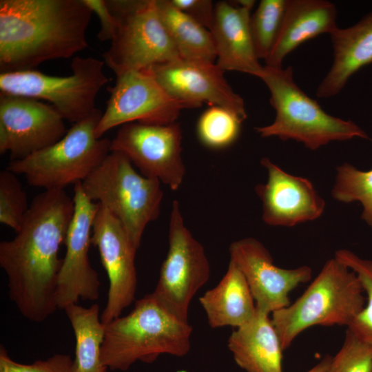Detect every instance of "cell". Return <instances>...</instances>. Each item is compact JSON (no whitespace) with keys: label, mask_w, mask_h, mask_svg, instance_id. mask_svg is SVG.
Instances as JSON below:
<instances>
[{"label":"cell","mask_w":372,"mask_h":372,"mask_svg":"<svg viewBox=\"0 0 372 372\" xmlns=\"http://www.w3.org/2000/svg\"><path fill=\"white\" fill-rule=\"evenodd\" d=\"M74 210L64 189L43 190L32 199L16 236L0 242L9 298L31 322H41L58 309L59 251Z\"/></svg>","instance_id":"cell-1"},{"label":"cell","mask_w":372,"mask_h":372,"mask_svg":"<svg viewBox=\"0 0 372 372\" xmlns=\"http://www.w3.org/2000/svg\"><path fill=\"white\" fill-rule=\"evenodd\" d=\"M92 14L83 0H1V73L35 70L85 49Z\"/></svg>","instance_id":"cell-2"},{"label":"cell","mask_w":372,"mask_h":372,"mask_svg":"<svg viewBox=\"0 0 372 372\" xmlns=\"http://www.w3.org/2000/svg\"><path fill=\"white\" fill-rule=\"evenodd\" d=\"M192 327L166 310L149 293L126 316L105 325L101 358L111 371H125L136 362L151 364L161 355L183 357L191 348Z\"/></svg>","instance_id":"cell-3"},{"label":"cell","mask_w":372,"mask_h":372,"mask_svg":"<svg viewBox=\"0 0 372 372\" xmlns=\"http://www.w3.org/2000/svg\"><path fill=\"white\" fill-rule=\"evenodd\" d=\"M258 78L269 89L270 103L276 112L272 123L256 127L261 137L293 140L311 150L332 141L369 138L357 124L327 114L316 101L307 95L296 83L291 66L282 68L265 65Z\"/></svg>","instance_id":"cell-4"},{"label":"cell","mask_w":372,"mask_h":372,"mask_svg":"<svg viewBox=\"0 0 372 372\" xmlns=\"http://www.w3.org/2000/svg\"><path fill=\"white\" fill-rule=\"evenodd\" d=\"M357 275L335 257L327 260L304 292L288 307L271 313L282 349L307 328L345 325L365 306Z\"/></svg>","instance_id":"cell-5"},{"label":"cell","mask_w":372,"mask_h":372,"mask_svg":"<svg viewBox=\"0 0 372 372\" xmlns=\"http://www.w3.org/2000/svg\"><path fill=\"white\" fill-rule=\"evenodd\" d=\"M161 182L138 173L123 153L111 151L83 181L86 196L113 214L138 249L147 225L158 218L163 192Z\"/></svg>","instance_id":"cell-6"},{"label":"cell","mask_w":372,"mask_h":372,"mask_svg":"<svg viewBox=\"0 0 372 372\" xmlns=\"http://www.w3.org/2000/svg\"><path fill=\"white\" fill-rule=\"evenodd\" d=\"M102 114L96 109L74 123L59 141L24 158L11 161L7 169L23 175L30 186L43 190L64 189L83 181L111 152V140L99 138L95 133Z\"/></svg>","instance_id":"cell-7"},{"label":"cell","mask_w":372,"mask_h":372,"mask_svg":"<svg viewBox=\"0 0 372 372\" xmlns=\"http://www.w3.org/2000/svg\"><path fill=\"white\" fill-rule=\"evenodd\" d=\"M106 2L116 26L103 57L116 76L180 58L158 14L155 0Z\"/></svg>","instance_id":"cell-8"},{"label":"cell","mask_w":372,"mask_h":372,"mask_svg":"<svg viewBox=\"0 0 372 372\" xmlns=\"http://www.w3.org/2000/svg\"><path fill=\"white\" fill-rule=\"evenodd\" d=\"M104 64L93 57L75 56L71 63L72 74L68 76H52L37 70L3 72L0 93L49 102L64 120L74 124L96 110V96L110 81Z\"/></svg>","instance_id":"cell-9"},{"label":"cell","mask_w":372,"mask_h":372,"mask_svg":"<svg viewBox=\"0 0 372 372\" xmlns=\"http://www.w3.org/2000/svg\"><path fill=\"white\" fill-rule=\"evenodd\" d=\"M168 229V251L151 294L173 316L188 321L194 296L209 280V262L203 246L185 226L177 200L172 202Z\"/></svg>","instance_id":"cell-10"},{"label":"cell","mask_w":372,"mask_h":372,"mask_svg":"<svg viewBox=\"0 0 372 372\" xmlns=\"http://www.w3.org/2000/svg\"><path fill=\"white\" fill-rule=\"evenodd\" d=\"M110 151L124 154L142 175L158 180L173 191L184 180L182 131L177 122L124 124L111 140Z\"/></svg>","instance_id":"cell-11"},{"label":"cell","mask_w":372,"mask_h":372,"mask_svg":"<svg viewBox=\"0 0 372 372\" xmlns=\"http://www.w3.org/2000/svg\"><path fill=\"white\" fill-rule=\"evenodd\" d=\"M107 106L96 127L102 138L111 129L138 122L169 124L176 122L181 111L187 108L169 95L147 70L133 71L116 76Z\"/></svg>","instance_id":"cell-12"},{"label":"cell","mask_w":372,"mask_h":372,"mask_svg":"<svg viewBox=\"0 0 372 372\" xmlns=\"http://www.w3.org/2000/svg\"><path fill=\"white\" fill-rule=\"evenodd\" d=\"M92 229L91 243L99 252L110 286L101 320L106 325L118 318L135 300L137 249L121 223L99 204Z\"/></svg>","instance_id":"cell-13"},{"label":"cell","mask_w":372,"mask_h":372,"mask_svg":"<svg viewBox=\"0 0 372 372\" xmlns=\"http://www.w3.org/2000/svg\"><path fill=\"white\" fill-rule=\"evenodd\" d=\"M64 119L50 104L0 93V154L12 161L24 158L61 139Z\"/></svg>","instance_id":"cell-14"},{"label":"cell","mask_w":372,"mask_h":372,"mask_svg":"<svg viewBox=\"0 0 372 372\" xmlns=\"http://www.w3.org/2000/svg\"><path fill=\"white\" fill-rule=\"evenodd\" d=\"M74 214L66 234V252L63 258L56 289L58 309H64L80 299L94 301L99 298L101 282L92 267L88 252L92 223L98 203L83 192L81 182L74 185Z\"/></svg>","instance_id":"cell-15"},{"label":"cell","mask_w":372,"mask_h":372,"mask_svg":"<svg viewBox=\"0 0 372 372\" xmlns=\"http://www.w3.org/2000/svg\"><path fill=\"white\" fill-rule=\"evenodd\" d=\"M146 70L169 95L187 108H197L205 103L247 118L242 98L234 91L224 76L225 72L215 63L178 58Z\"/></svg>","instance_id":"cell-16"},{"label":"cell","mask_w":372,"mask_h":372,"mask_svg":"<svg viewBox=\"0 0 372 372\" xmlns=\"http://www.w3.org/2000/svg\"><path fill=\"white\" fill-rule=\"evenodd\" d=\"M231 260L244 275L254 298L256 309L267 313L288 307L289 293L311 280L308 266L283 269L273 264L267 249L254 238L233 242L229 247Z\"/></svg>","instance_id":"cell-17"},{"label":"cell","mask_w":372,"mask_h":372,"mask_svg":"<svg viewBox=\"0 0 372 372\" xmlns=\"http://www.w3.org/2000/svg\"><path fill=\"white\" fill-rule=\"evenodd\" d=\"M260 164L267 172V180L255 191L262 205V218L271 226L293 227L319 218L325 201L306 178L283 170L269 158Z\"/></svg>","instance_id":"cell-18"},{"label":"cell","mask_w":372,"mask_h":372,"mask_svg":"<svg viewBox=\"0 0 372 372\" xmlns=\"http://www.w3.org/2000/svg\"><path fill=\"white\" fill-rule=\"evenodd\" d=\"M215 3L210 28L216 65L224 72L237 71L259 77L263 70L255 52L249 28L253 0Z\"/></svg>","instance_id":"cell-19"},{"label":"cell","mask_w":372,"mask_h":372,"mask_svg":"<svg viewBox=\"0 0 372 372\" xmlns=\"http://www.w3.org/2000/svg\"><path fill=\"white\" fill-rule=\"evenodd\" d=\"M335 6L326 0H287L286 11L276 43L265 65L282 68L293 50L322 34L330 35L338 28Z\"/></svg>","instance_id":"cell-20"},{"label":"cell","mask_w":372,"mask_h":372,"mask_svg":"<svg viewBox=\"0 0 372 372\" xmlns=\"http://www.w3.org/2000/svg\"><path fill=\"white\" fill-rule=\"evenodd\" d=\"M331 39L333 61L317 88L319 98L337 95L352 75L372 63V11L350 27L338 28Z\"/></svg>","instance_id":"cell-21"},{"label":"cell","mask_w":372,"mask_h":372,"mask_svg":"<svg viewBox=\"0 0 372 372\" xmlns=\"http://www.w3.org/2000/svg\"><path fill=\"white\" fill-rule=\"evenodd\" d=\"M227 347L246 372H283L284 350L269 313L256 309L251 320L232 331Z\"/></svg>","instance_id":"cell-22"},{"label":"cell","mask_w":372,"mask_h":372,"mask_svg":"<svg viewBox=\"0 0 372 372\" xmlns=\"http://www.w3.org/2000/svg\"><path fill=\"white\" fill-rule=\"evenodd\" d=\"M209 325L214 329L238 328L253 318L256 305L240 270L229 260L225 274L199 298Z\"/></svg>","instance_id":"cell-23"},{"label":"cell","mask_w":372,"mask_h":372,"mask_svg":"<svg viewBox=\"0 0 372 372\" xmlns=\"http://www.w3.org/2000/svg\"><path fill=\"white\" fill-rule=\"evenodd\" d=\"M155 5L180 58L215 63L216 52L209 30L178 9L170 0H155Z\"/></svg>","instance_id":"cell-24"},{"label":"cell","mask_w":372,"mask_h":372,"mask_svg":"<svg viewBox=\"0 0 372 372\" xmlns=\"http://www.w3.org/2000/svg\"><path fill=\"white\" fill-rule=\"evenodd\" d=\"M75 338L73 372H107L101 358L105 325L101 320L97 303L89 307L72 304L63 309Z\"/></svg>","instance_id":"cell-25"},{"label":"cell","mask_w":372,"mask_h":372,"mask_svg":"<svg viewBox=\"0 0 372 372\" xmlns=\"http://www.w3.org/2000/svg\"><path fill=\"white\" fill-rule=\"evenodd\" d=\"M245 120L230 110L211 105L198 118L196 125L198 138L209 148L227 147L238 138Z\"/></svg>","instance_id":"cell-26"},{"label":"cell","mask_w":372,"mask_h":372,"mask_svg":"<svg viewBox=\"0 0 372 372\" xmlns=\"http://www.w3.org/2000/svg\"><path fill=\"white\" fill-rule=\"evenodd\" d=\"M332 197L339 202L362 204L361 218L372 228V169L362 171L349 163L336 169Z\"/></svg>","instance_id":"cell-27"},{"label":"cell","mask_w":372,"mask_h":372,"mask_svg":"<svg viewBox=\"0 0 372 372\" xmlns=\"http://www.w3.org/2000/svg\"><path fill=\"white\" fill-rule=\"evenodd\" d=\"M287 0H261L249 19L250 32L258 59H267L279 35Z\"/></svg>","instance_id":"cell-28"},{"label":"cell","mask_w":372,"mask_h":372,"mask_svg":"<svg viewBox=\"0 0 372 372\" xmlns=\"http://www.w3.org/2000/svg\"><path fill=\"white\" fill-rule=\"evenodd\" d=\"M335 258L357 275L367 296L366 304L347 329L360 340L372 344V260L362 259L347 249L336 251Z\"/></svg>","instance_id":"cell-29"},{"label":"cell","mask_w":372,"mask_h":372,"mask_svg":"<svg viewBox=\"0 0 372 372\" xmlns=\"http://www.w3.org/2000/svg\"><path fill=\"white\" fill-rule=\"evenodd\" d=\"M30 205L17 175L8 169L0 172V223L17 232Z\"/></svg>","instance_id":"cell-30"},{"label":"cell","mask_w":372,"mask_h":372,"mask_svg":"<svg viewBox=\"0 0 372 372\" xmlns=\"http://www.w3.org/2000/svg\"><path fill=\"white\" fill-rule=\"evenodd\" d=\"M326 372H372V344L347 329L343 344L331 358Z\"/></svg>","instance_id":"cell-31"},{"label":"cell","mask_w":372,"mask_h":372,"mask_svg":"<svg viewBox=\"0 0 372 372\" xmlns=\"http://www.w3.org/2000/svg\"><path fill=\"white\" fill-rule=\"evenodd\" d=\"M0 372H73V360L68 354L56 353L45 360L21 364L13 360L1 344Z\"/></svg>","instance_id":"cell-32"},{"label":"cell","mask_w":372,"mask_h":372,"mask_svg":"<svg viewBox=\"0 0 372 372\" xmlns=\"http://www.w3.org/2000/svg\"><path fill=\"white\" fill-rule=\"evenodd\" d=\"M172 3L194 20L210 30L215 4L211 0H170Z\"/></svg>","instance_id":"cell-33"},{"label":"cell","mask_w":372,"mask_h":372,"mask_svg":"<svg viewBox=\"0 0 372 372\" xmlns=\"http://www.w3.org/2000/svg\"><path fill=\"white\" fill-rule=\"evenodd\" d=\"M83 1L99 18L101 28L97 34L98 39L101 41L112 40L115 32L116 22L106 1L83 0Z\"/></svg>","instance_id":"cell-34"},{"label":"cell","mask_w":372,"mask_h":372,"mask_svg":"<svg viewBox=\"0 0 372 372\" xmlns=\"http://www.w3.org/2000/svg\"><path fill=\"white\" fill-rule=\"evenodd\" d=\"M331 356L325 355L317 364L307 372H326L331 360Z\"/></svg>","instance_id":"cell-35"}]
</instances>
